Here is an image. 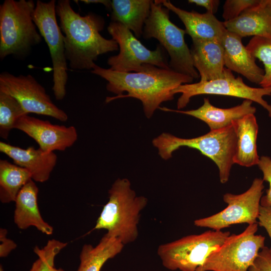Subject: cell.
Segmentation results:
<instances>
[{
  "mask_svg": "<svg viewBox=\"0 0 271 271\" xmlns=\"http://www.w3.org/2000/svg\"><path fill=\"white\" fill-rule=\"evenodd\" d=\"M236 137L232 125L226 127L210 130L202 136L190 138H181L171 133L163 132L152 141L162 159L167 160L173 153L182 147L198 150L217 165L220 181L226 183L229 180L235 152Z\"/></svg>",
  "mask_w": 271,
  "mask_h": 271,
  "instance_id": "4",
  "label": "cell"
},
{
  "mask_svg": "<svg viewBox=\"0 0 271 271\" xmlns=\"http://www.w3.org/2000/svg\"><path fill=\"white\" fill-rule=\"evenodd\" d=\"M248 271H271V252L267 246H264Z\"/></svg>",
  "mask_w": 271,
  "mask_h": 271,
  "instance_id": "31",
  "label": "cell"
},
{
  "mask_svg": "<svg viewBox=\"0 0 271 271\" xmlns=\"http://www.w3.org/2000/svg\"><path fill=\"white\" fill-rule=\"evenodd\" d=\"M0 152L12 159L14 164L27 169L32 179L37 182L43 183L49 179L57 161L54 152H46L32 146L23 149L2 141Z\"/></svg>",
  "mask_w": 271,
  "mask_h": 271,
  "instance_id": "16",
  "label": "cell"
},
{
  "mask_svg": "<svg viewBox=\"0 0 271 271\" xmlns=\"http://www.w3.org/2000/svg\"><path fill=\"white\" fill-rule=\"evenodd\" d=\"M38 193L39 188L32 179L23 187L15 201L14 222L20 229L34 226L41 232L51 235L53 227L41 215L38 204Z\"/></svg>",
  "mask_w": 271,
  "mask_h": 271,
  "instance_id": "19",
  "label": "cell"
},
{
  "mask_svg": "<svg viewBox=\"0 0 271 271\" xmlns=\"http://www.w3.org/2000/svg\"><path fill=\"white\" fill-rule=\"evenodd\" d=\"M252 101L244 99L239 105L228 108H221L211 104L208 98H204L203 104L196 109L180 110L165 107H160L159 109L193 116L206 123L210 130H216L232 125L233 120L246 115L254 114L256 108L252 105Z\"/></svg>",
  "mask_w": 271,
  "mask_h": 271,
  "instance_id": "17",
  "label": "cell"
},
{
  "mask_svg": "<svg viewBox=\"0 0 271 271\" xmlns=\"http://www.w3.org/2000/svg\"><path fill=\"white\" fill-rule=\"evenodd\" d=\"M259 2L260 0H226L223 6L222 17L225 22L232 20Z\"/></svg>",
  "mask_w": 271,
  "mask_h": 271,
  "instance_id": "29",
  "label": "cell"
},
{
  "mask_svg": "<svg viewBox=\"0 0 271 271\" xmlns=\"http://www.w3.org/2000/svg\"><path fill=\"white\" fill-rule=\"evenodd\" d=\"M108 200L103 206L94 229H105L110 236L123 245L136 240L141 213L148 204V199L137 196L126 178H118L108 191Z\"/></svg>",
  "mask_w": 271,
  "mask_h": 271,
  "instance_id": "3",
  "label": "cell"
},
{
  "mask_svg": "<svg viewBox=\"0 0 271 271\" xmlns=\"http://www.w3.org/2000/svg\"><path fill=\"white\" fill-rule=\"evenodd\" d=\"M8 231L6 229H0V257H7L11 252L16 249L17 244L7 237Z\"/></svg>",
  "mask_w": 271,
  "mask_h": 271,
  "instance_id": "32",
  "label": "cell"
},
{
  "mask_svg": "<svg viewBox=\"0 0 271 271\" xmlns=\"http://www.w3.org/2000/svg\"><path fill=\"white\" fill-rule=\"evenodd\" d=\"M232 125L236 137L234 164L245 167L257 165L260 158L256 144L258 125L254 114L234 120Z\"/></svg>",
  "mask_w": 271,
  "mask_h": 271,
  "instance_id": "22",
  "label": "cell"
},
{
  "mask_svg": "<svg viewBox=\"0 0 271 271\" xmlns=\"http://www.w3.org/2000/svg\"><path fill=\"white\" fill-rule=\"evenodd\" d=\"M56 10L71 68L92 70L99 56L118 49L115 41L101 35L104 26L101 16L92 13L81 16L72 9L69 0L58 1Z\"/></svg>",
  "mask_w": 271,
  "mask_h": 271,
  "instance_id": "2",
  "label": "cell"
},
{
  "mask_svg": "<svg viewBox=\"0 0 271 271\" xmlns=\"http://www.w3.org/2000/svg\"><path fill=\"white\" fill-rule=\"evenodd\" d=\"M51 271H64V270L61 268H56L54 266L51 268Z\"/></svg>",
  "mask_w": 271,
  "mask_h": 271,
  "instance_id": "36",
  "label": "cell"
},
{
  "mask_svg": "<svg viewBox=\"0 0 271 271\" xmlns=\"http://www.w3.org/2000/svg\"><path fill=\"white\" fill-rule=\"evenodd\" d=\"M31 180V175L27 169L7 160H0L1 202H15L21 190Z\"/></svg>",
  "mask_w": 271,
  "mask_h": 271,
  "instance_id": "25",
  "label": "cell"
},
{
  "mask_svg": "<svg viewBox=\"0 0 271 271\" xmlns=\"http://www.w3.org/2000/svg\"><path fill=\"white\" fill-rule=\"evenodd\" d=\"M221 42L225 67L259 85L263 78L264 70L256 64L255 58L243 45L242 38L225 29Z\"/></svg>",
  "mask_w": 271,
  "mask_h": 271,
  "instance_id": "15",
  "label": "cell"
},
{
  "mask_svg": "<svg viewBox=\"0 0 271 271\" xmlns=\"http://www.w3.org/2000/svg\"><path fill=\"white\" fill-rule=\"evenodd\" d=\"M165 8L173 12L184 24L186 34L192 40H215L221 41L225 28L223 22L214 15L195 11L188 12L174 6L170 1L162 0Z\"/></svg>",
  "mask_w": 271,
  "mask_h": 271,
  "instance_id": "21",
  "label": "cell"
},
{
  "mask_svg": "<svg viewBox=\"0 0 271 271\" xmlns=\"http://www.w3.org/2000/svg\"><path fill=\"white\" fill-rule=\"evenodd\" d=\"M15 128L36 141L43 151H64L72 146L78 139L75 126L53 124L48 120L25 114L17 121Z\"/></svg>",
  "mask_w": 271,
  "mask_h": 271,
  "instance_id": "14",
  "label": "cell"
},
{
  "mask_svg": "<svg viewBox=\"0 0 271 271\" xmlns=\"http://www.w3.org/2000/svg\"><path fill=\"white\" fill-rule=\"evenodd\" d=\"M225 28L241 37H259L271 40V0L259 3L237 18L223 22Z\"/></svg>",
  "mask_w": 271,
  "mask_h": 271,
  "instance_id": "18",
  "label": "cell"
},
{
  "mask_svg": "<svg viewBox=\"0 0 271 271\" xmlns=\"http://www.w3.org/2000/svg\"><path fill=\"white\" fill-rule=\"evenodd\" d=\"M169 10L163 7L161 1H152L151 12L143 29V36L146 39H157L170 56L171 69L178 73L199 78L194 68L190 49L185 41V30L173 23L170 20Z\"/></svg>",
  "mask_w": 271,
  "mask_h": 271,
  "instance_id": "6",
  "label": "cell"
},
{
  "mask_svg": "<svg viewBox=\"0 0 271 271\" xmlns=\"http://www.w3.org/2000/svg\"><path fill=\"white\" fill-rule=\"evenodd\" d=\"M151 2L150 0H112L111 22L122 24L139 38L150 16Z\"/></svg>",
  "mask_w": 271,
  "mask_h": 271,
  "instance_id": "23",
  "label": "cell"
},
{
  "mask_svg": "<svg viewBox=\"0 0 271 271\" xmlns=\"http://www.w3.org/2000/svg\"><path fill=\"white\" fill-rule=\"evenodd\" d=\"M28 114L18 101L11 95L0 91V136L7 140L18 119Z\"/></svg>",
  "mask_w": 271,
  "mask_h": 271,
  "instance_id": "26",
  "label": "cell"
},
{
  "mask_svg": "<svg viewBox=\"0 0 271 271\" xmlns=\"http://www.w3.org/2000/svg\"><path fill=\"white\" fill-rule=\"evenodd\" d=\"M189 3L204 8L207 13L214 15L218 10L220 4L219 0H189Z\"/></svg>",
  "mask_w": 271,
  "mask_h": 271,
  "instance_id": "34",
  "label": "cell"
},
{
  "mask_svg": "<svg viewBox=\"0 0 271 271\" xmlns=\"http://www.w3.org/2000/svg\"><path fill=\"white\" fill-rule=\"evenodd\" d=\"M181 93L177 106L178 110L184 108L190 99L195 96L208 94L225 95L247 99L259 104L271 117V105L263 99L271 95V87H252L246 85L241 77H235L232 71L225 67L223 74L219 78L196 83L183 84L172 91L175 95Z\"/></svg>",
  "mask_w": 271,
  "mask_h": 271,
  "instance_id": "9",
  "label": "cell"
},
{
  "mask_svg": "<svg viewBox=\"0 0 271 271\" xmlns=\"http://www.w3.org/2000/svg\"><path fill=\"white\" fill-rule=\"evenodd\" d=\"M107 31L118 44L119 53L110 57L107 64L111 70L122 72H138L146 64L170 69L164 49L159 46L154 50L147 48L128 28L119 22H111Z\"/></svg>",
  "mask_w": 271,
  "mask_h": 271,
  "instance_id": "11",
  "label": "cell"
},
{
  "mask_svg": "<svg viewBox=\"0 0 271 271\" xmlns=\"http://www.w3.org/2000/svg\"><path fill=\"white\" fill-rule=\"evenodd\" d=\"M257 165L262 172V180L269 184L266 195L261 198L260 205L271 207V158L265 156L260 157Z\"/></svg>",
  "mask_w": 271,
  "mask_h": 271,
  "instance_id": "30",
  "label": "cell"
},
{
  "mask_svg": "<svg viewBox=\"0 0 271 271\" xmlns=\"http://www.w3.org/2000/svg\"><path fill=\"white\" fill-rule=\"evenodd\" d=\"M246 47L255 59H258L263 64L264 73L259 85L261 87H271V40L253 37Z\"/></svg>",
  "mask_w": 271,
  "mask_h": 271,
  "instance_id": "27",
  "label": "cell"
},
{
  "mask_svg": "<svg viewBox=\"0 0 271 271\" xmlns=\"http://www.w3.org/2000/svg\"><path fill=\"white\" fill-rule=\"evenodd\" d=\"M56 7L55 0L37 1L33 20L48 47L53 69L52 89L56 99L61 100L66 94L67 60L64 36L57 21Z\"/></svg>",
  "mask_w": 271,
  "mask_h": 271,
  "instance_id": "10",
  "label": "cell"
},
{
  "mask_svg": "<svg viewBox=\"0 0 271 271\" xmlns=\"http://www.w3.org/2000/svg\"><path fill=\"white\" fill-rule=\"evenodd\" d=\"M230 235L229 231L208 230L159 245L157 254L171 271H196Z\"/></svg>",
  "mask_w": 271,
  "mask_h": 271,
  "instance_id": "7",
  "label": "cell"
},
{
  "mask_svg": "<svg viewBox=\"0 0 271 271\" xmlns=\"http://www.w3.org/2000/svg\"><path fill=\"white\" fill-rule=\"evenodd\" d=\"M91 72L107 81V91L117 97H107L106 102L125 97L140 100L146 116L151 118L163 102L174 98L172 91L181 84L191 83L194 79L171 69L146 64L138 72H122L94 65Z\"/></svg>",
  "mask_w": 271,
  "mask_h": 271,
  "instance_id": "1",
  "label": "cell"
},
{
  "mask_svg": "<svg viewBox=\"0 0 271 271\" xmlns=\"http://www.w3.org/2000/svg\"><path fill=\"white\" fill-rule=\"evenodd\" d=\"M190 52L193 66L200 78V81H210L222 76L225 67L221 41L192 40Z\"/></svg>",
  "mask_w": 271,
  "mask_h": 271,
  "instance_id": "20",
  "label": "cell"
},
{
  "mask_svg": "<svg viewBox=\"0 0 271 271\" xmlns=\"http://www.w3.org/2000/svg\"><path fill=\"white\" fill-rule=\"evenodd\" d=\"M0 271H4V268H3V266H2V264H1V265H0Z\"/></svg>",
  "mask_w": 271,
  "mask_h": 271,
  "instance_id": "37",
  "label": "cell"
},
{
  "mask_svg": "<svg viewBox=\"0 0 271 271\" xmlns=\"http://www.w3.org/2000/svg\"><path fill=\"white\" fill-rule=\"evenodd\" d=\"M263 188V180L255 178L249 188L243 193L225 194L223 199L227 204L225 208L213 215L194 220V224L221 230L232 225L257 223Z\"/></svg>",
  "mask_w": 271,
  "mask_h": 271,
  "instance_id": "12",
  "label": "cell"
},
{
  "mask_svg": "<svg viewBox=\"0 0 271 271\" xmlns=\"http://www.w3.org/2000/svg\"><path fill=\"white\" fill-rule=\"evenodd\" d=\"M33 0H5L0 6V59L13 55L24 58L41 36L34 20Z\"/></svg>",
  "mask_w": 271,
  "mask_h": 271,
  "instance_id": "5",
  "label": "cell"
},
{
  "mask_svg": "<svg viewBox=\"0 0 271 271\" xmlns=\"http://www.w3.org/2000/svg\"><path fill=\"white\" fill-rule=\"evenodd\" d=\"M124 246L119 240L106 234L95 246L85 244L80 253V263L76 271H100L108 260L120 253Z\"/></svg>",
  "mask_w": 271,
  "mask_h": 271,
  "instance_id": "24",
  "label": "cell"
},
{
  "mask_svg": "<svg viewBox=\"0 0 271 271\" xmlns=\"http://www.w3.org/2000/svg\"><path fill=\"white\" fill-rule=\"evenodd\" d=\"M81 2L86 4H101L108 9H111V1L109 0H82Z\"/></svg>",
  "mask_w": 271,
  "mask_h": 271,
  "instance_id": "35",
  "label": "cell"
},
{
  "mask_svg": "<svg viewBox=\"0 0 271 271\" xmlns=\"http://www.w3.org/2000/svg\"><path fill=\"white\" fill-rule=\"evenodd\" d=\"M258 222L238 234L230 235L196 271H248L264 246L265 237L255 234Z\"/></svg>",
  "mask_w": 271,
  "mask_h": 271,
  "instance_id": "8",
  "label": "cell"
},
{
  "mask_svg": "<svg viewBox=\"0 0 271 271\" xmlns=\"http://www.w3.org/2000/svg\"><path fill=\"white\" fill-rule=\"evenodd\" d=\"M258 224L266 231L271 240V207L260 205ZM271 252V247L269 248Z\"/></svg>",
  "mask_w": 271,
  "mask_h": 271,
  "instance_id": "33",
  "label": "cell"
},
{
  "mask_svg": "<svg viewBox=\"0 0 271 271\" xmlns=\"http://www.w3.org/2000/svg\"><path fill=\"white\" fill-rule=\"evenodd\" d=\"M0 91L16 98L27 114L49 116L61 121L68 120L67 113L53 103L44 87L30 74L15 76L8 72H2Z\"/></svg>",
  "mask_w": 271,
  "mask_h": 271,
  "instance_id": "13",
  "label": "cell"
},
{
  "mask_svg": "<svg viewBox=\"0 0 271 271\" xmlns=\"http://www.w3.org/2000/svg\"><path fill=\"white\" fill-rule=\"evenodd\" d=\"M67 245V243L51 239L42 248L35 247L34 251L38 258L33 263L30 271H51L54 266L56 256Z\"/></svg>",
  "mask_w": 271,
  "mask_h": 271,
  "instance_id": "28",
  "label": "cell"
}]
</instances>
